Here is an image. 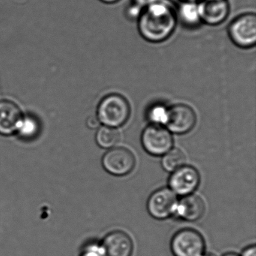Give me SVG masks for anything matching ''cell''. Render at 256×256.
Masks as SVG:
<instances>
[{
  "label": "cell",
  "instance_id": "1",
  "mask_svg": "<svg viewBox=\"0 0 256 256\" xmlns=\"http://www.w3.org/2000/svg\"><path fill=\"white\" fill-rule=\"evenodd\" d=\"M178 20L173 7L160 0L144 8L138 18L139 32L149 42H163L174 32Z\"/></svg>",
  "mask_w": 256,
  "mask_h": 256
},
{
  "label": "cell",
  "instance_id": "2",
  "mask_svg": "<svg viewBox=\"0 0 256 256\" xmlns=\"http://www.w3.org/2000/svg\"><path fill=\"white\" fill-rule=\"evenodd\" d=\"M131 114L128 102L119 94L104 97L98 108V119L106 126L118 128L126 124Z\"/></svg>",
  "mask_w": 256,
  "mask_h": 256
},
{
  "label": "cell",
  "instance_id": "3",
  "mask_svg": "<svg viewBox=\"0 0 256 256\" xmlns=\"http://www.w3.org/2000/svg\"><path fill=\"white\" fill-rule=\"evenodd\" d=\"M170 247L174 256H202L206 245L203 236L197 230L184 229L174 236Z\"/></svg>",
  "mask_w": 256,
  "mask_h": 256
},
{
  "label": "cell",
  "instance_id": "4",
  "mask_svg": "<svg viewBox=\"0 0 256 256\" xmlns=\"http://www.w3.org/2000/svg\"><path fill=\"white\" fill-rule=\"evenodd\" d=\"M229 36L238 47L251 48L256 43V16L242 14L235 19L228 28Z\"/></svg>",
  "mask_w": 256,
  "mask_h": 256
},
{
  "label": "cell",
  "instance_id": "5",
  "mask_svg": "<svg viewBox=\"0 0 256 256\" xmlns=\"http://www.w3.org/2000/svg\"><path fill=\"white\" fill-rule=\"evenodd\" d=\"M142 142L148 154L154 156H162L172 150L174 140L168 130L160 125L152 124L145 128Z\"/></svg>",
  "mask_w": 256,
  "mask_h": 256
},
{
  "label": "cell",
  "instance_id": "6",
  "mask_svg": "<svg viewBox=\"0 0 256 256\" xmlns=\"http://www.w3.org/2000/svg\"><path fill=\"white\" fill-rule=\"evenodd\" d=\"M136 164V158L132 152L124 148H112L102 158L103 167L114 176L130 174Z\"/></svg>",
  "mask_w": 256,
  "mask_h": 256
},
{
  "label": "cell",
  "instance_id": "7",
  "mask_svg": "<svg viewBox=\"0 0 256 256\" xmlns=\"http://www.w3.org/2000/svg\"><path fill=\"white\" fill-rule=\"evenodd\" d=\"M197 116L190 106L176 104L168 109L166 125L168 130L178 134H187L196 126Z\"/></svg>",
  "mask_w": 256,
  "mask_h": 256
},
{
  "label": "cell",
  "instance_id": "8",
  "mask_svg": "<svg viewBox=\"0 0 256 256\" xmlns=\"http://www.w3.org/2000/svg\"><path fill=\"white\" fill-rule=\"evenodd\" d=\"M178 204L174 192L169 188H161L150 197L148 202V212L156 220H166L176 212Z\"/></svg>",
  "mask_w": 256,
  "mask_h": 256
},
{
  "label": "cell",
  "instance_id": "9",
  "mask_svg": "<svg viewBox=\"0 0 256 256\" xmlns=\"http://www.w3.org/2000/svg\"><path fill=\"white\" fill-rule=\"evenodd\" d=\"M198 172L192 166H184L174 172L169 180L170 190L180 196L192 194L200 184Z\"/></svg>",
  "mask_w": 256,
  "mask_h": 256
},
{
  "label": "cell",
  "instance_id": "10",
  "mask_svg": "<svg viewBox=\"0 0 256 256\" xmlns=\"http://www.w3.org/2000/svg\"><path fill=\"white\" fill-rule=\"evenodd\" d=\"M198 5L202 22L210 26L222 24L230 12L228 0H202Z\"/></svg>",
  "mask_w": 256,
  "mask_h": 256
},
{
  "label": "cell",
  "instance_id": "11",
  "mask_svg": "<svg viewBox=\"0 0 256 256\" xmlns=\"http://www.w3.org/2000/svg\"><path fill=\"white\" fill-rule=\"evenodd\" d=\"M101 248L103 256H132L134 244L126 233L115 230L106 236Z\"/></svg>",
  "mask_w": 256,
  "mask_h": 256
},
{
  "label": "cell",
  "instance_id": "12",
  "mask_svg": "<svg viewBox=\"0 0 256 256\" xmlns=\"http://www.w3.org/2000/svg\"><path fill=\"white\" fill-rule=\"evenodd\" d=\"M23 113L16 103L0 101V134L11 136L18 131L24 120Z\"/></svg>",
  "mask_w": 256,
  "mask_h": 256
},
{
  "label": "cell",
  "instance_id": "13",
  "mask_svg": "<svg viewBox=\"0 0 256 256\" xmlns=\"http://www.w3.org/2000/svg\"><path fill=\"white\" fill-rule=\"evenodd\" d=\"M175 212L186 221H198L205 212L204 202L197 196L190 194L185 196L178 204Z\"/></svg>",
  "mask_w": 256,
  "mask_h": 256
},
{
  "label": "cell",
  "instance_id": "14",
  "mask_svg": "<svg viewBox=\"0 0 256 256\" xmlns=\"http://www.w3.org/2000/svg\"><path fill=\"white\" fill-rule=\"evenodd\" d=\"M176 16L182 24L188 28H196L202 22L199 14L198 5L196 2H184L180 6Z\"/></svg>",
  "mask_w": 256,
  "mask_h": 256
},
{
  "label": "cell",
  "instance_id": "15",
  "mask_svg": "<svg viewBox=\"0 0 256 256\" xmlns=\"http://www.w3.org/2000/svg\"><path fill=\"white\" fill-rule=\"evenodd\" d=\"M120 134L119 132L112 127H102L98 130L96 134L97 144L104 149L114 148L120 142Z\"/></svg>",
  "mask_w": 256,
  "mask_h": 256
},
{
  "label": "cell",
  "instance_id": "16",
  "mask_svg": "<svg viewBox=\"0 0 256 256\" xmlns=\"http://www.w3.org/2000/svg\"><path fill=\"white\" fill-rule=\"evenodd\" d=\"M185 154L179 149L170 150L162 158V167L168 172H174L185 164Z\"/></svg>",
  "mask_w": 256,
  "mask_h": 256
},
{
  "label": "cell",
  "instance_id": "17",
  "mask_svg": "<svg viewBox=\"0 0 256 256\" xmlns=\"http://www.w3.org/2000/svg\"><path fill=\"white\" fill-rule=\"evenodd\" d=\"M168 109L166 108L162 104H155L148 112V119L154 125H166L167 120Z\"/></svg>",
  "mask_w": 256,
  "mask_h": 256
},
{
  "label": "cell",
  "instance_id": "18",
  "mask_svg": "<svg viewBox=\"0 0 256 256\" xmlns=\"http://www.w3.org/2000/svg\"><path fill=\"white\" fill-rule=\"evenodd\" d=\"M37 122L31 118H24L23 122L18 131L24 138H30L36 133Z\"/></svg>",
  "mask_w": 256,
  "mask_h": 256
},
{
  "label": "cell",
  "instance_id": "19",
  "mask_svg": "<svg viewBox=\"0 0 256 256\" xmlns=\"http://www.w3.org/2000/svg\"><path fill=\"white\" fill-rule=\"evenodd\" d=\"M80 256H103L101 246L95 244L88 246Z\"/></svg>",
  "mask_w": 256,
  "mask_h": 256
},
{
  "label": "cell",
  "instance_id": "20",
  "mask_svg": "<svg viewBox=\"0 0 256 256\" xmlns=\"http://www.w3.org/2000/svg\"><path fill=\"white\" fill-rule=\"evenodd\" d=\"M142 11H143V8L134 4L132 6L130 7L128 11H127V13H128V16L130 17V18L138 19Z\"/></svg>",
  "mask_w": 256,
  "mask_h": 256
},
{
  "label": "cell",
  "instance_id": "21",
  "mask_svg": "<svg viewBox=\"0 0 256 256\" xmlns=\"http://www.w3.org/2000/svg\"><path fill=\"white\" fill-rule=\"evenodd\" d=\"M160 0H134V4L142 8H145L150 6L152 5Z\"/></svg>",
  "mask_w": 256,
  "mask_h": 256
},
{
  "label": "cell",
  "instance_id": "22",
  "mask_svg": "<svg viewBox=\"0 0 256 256\" xmlns=\"http://www.w3.org/2000/svg\"><path fill=\"white\" fill-rule=\"evenodd\" d=\"M100 120L96 116H91L88 120V126L89 128L95 130V128H98L100 126Z\"/></svg>",
  "mask_w": 256,
  "mask_h": 256
},
{
  "label": "cell",
  "instance_id": "23",
  "mask_svg": "<svg viewBox=\"0 0 256 256\" xmlns=\"http://www.w3.org/2000/svg\"><path fill=\"white\" fill-rule=\"evenodd\" d=\"M242 256H256V248L254 246L248 247L244 250Z\"/></svg>",
  "mask_w": 256,
  "mask_h": 256
},
{
  "label": "cell",
  "instance_id": "24",
  "mask_svg": "<svg viewBox=\"0 0 256 256\" xmlns=\"http://www.w3.org/2000/svg\"><path fill=\"white\" fill-rule=\"evenodd\" d=\"M100 1L106 4H114L119 2L120 0H100Z\"/></svg>",
  "mask_w": 256,
  "mask_h": 256
},
{
  "label": "cell",
  "instance_id": "25",
  "mask_svg": "<svg viewBox=\"0 0 256 256\" xmlns=\"http://www.w3.org/2000/svg\"><path fill=\"white\" fill-rule=\"evenodd\" d=\"M224 256H238V254H234V253H228V254H224Z\"/></svg>",
  "mask_w": 256,
  "mask_h": 256
},
{
  "label": "cell",
  "instance_id": "26",
  "mask_svg": "<svg viewBox=\"0 0 256 256\" xmlns=\"http://www.w3.org/2000/svg\"><path fill=\"white\" fill-rule=\"evenodd\" d=\"M182 1H184V2H196V1H198V0H182Z\"/></svg>",
  "mask_w": 256,
  "mask_h": 256
},
{
  "label": "cell",
  "instance_id": "27",
  "mask_svg": "<svg viewBox=\"0 0 256 256\" xmlns=\"http://www.w3.org/2000/svg\"><path fill=\"white\" fill-rule=\"evenodd\" d=\"M202 256H214V254H203Z\"/></svg>",
  "mask_w": 256,
  "mask_h": 256
}]
</instances>
